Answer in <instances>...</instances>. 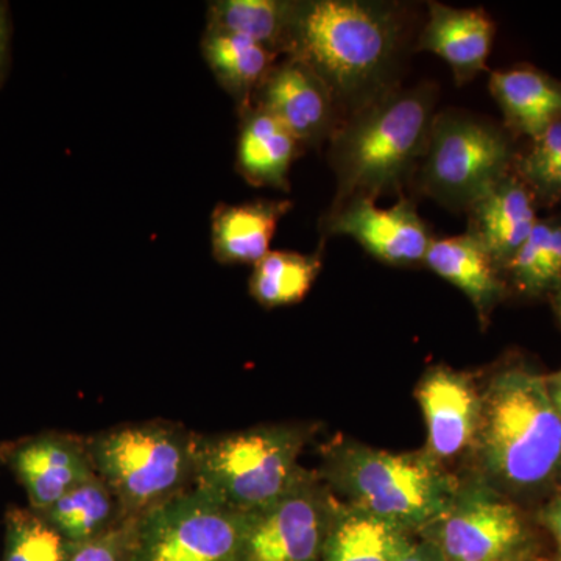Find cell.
<instances>
[{"label": "cell", "instance_id": "cell-1", "mask_svg": "<svg viewBox=\"0 0 561 561\" xmlns=\"http://www.w3.org/2000/svg\"><path fill=\"white\" fill-rule=\"evenodd\" d=\"M409 25V9L398 2H294L289 55L319 73L345 119L401 87Z\"/></svg>", "mask_w": 561, "mask_h": 561}, {"label": "cell", "instance_id": "cell-2", "mask_svg": "<svg viewBox=\"0 0 561 561\" xmlns=\"http://www.w3.org/2000/svg\"><path fill=\"white\" fill-rule=\"evenodd\" d=\"M437 99L432 83L398 87L342 121L328 142L335 176L331 206L404 195L423 160Z\"/></svg>", "mask_w": 561, "mask_h": 561}, {"label": "cell", "instance_id": "cell-3", "mask_svg": "<svg viewBox=\"0 0 561 561\" xmlns=\"http://www.w3.org/2000/svg\"><path fill=\"white\" fill-rule=\"evenodd\" d=\"M482 481L494 490L530 493L561 479V416L546 376L511 365L482 391L474 442Z\"/></svg>", "mask_w": 561, "mask_h": 561}, {"label": "cell", "instance_id": "cell-4", "mask_svg": "<svg viewBox=\"0 0 561 561\" xmlns=\"http://www.w3.org/2000/svg\"><path fill=\"white\" fill-rule=\"evenodd\" d=\"M323 470L324 479L348 500L346 504L409 535L437 523L460 486L426 449L390 453L359 443H335Z\"/></svg>", "mask_w": 561, "mask_h": 561}, {"label": "cell", "instance_id": "cell-5", "mask_svg": "<svg viewBox=\"0 0 561 561\" xmlns=\"http://www.w3.org/2000/svg\"><path fill=\"white\" fill-rule=\"evenodd\" d=\"M309 427L271 424L195 440L192 486L206 491L231 511H264L300 483V457Z\"/></svg>", "mask_w": 561, "mask_h": 561}, {"label": "cell", "instance_id": "cell-6", "mask_svg": "<svg viewBox=\"0 0 561 561\" xmlns=\"http://www.w3.org/2000/svg\"><path fill=\"white\" fill-rule=\"evenodd\" d=\"M197 434L165 421L122 424L87 438L95 474L125 518H139L192 489Z\"/></svg>", "mask_w": 561, "mask_h": 561}, {"label": "cell", "instance_id": "cell-7", "mask_svg": "<svg viewBox=\"0 0 561 561\" xmlns=\"http://www.w3.org/2000/svg\"><path fill=\"white\" fill-rule=\"evenodd\" d=\"M504 125L460 110L435 114L413 187L445 208L465 213L513 171L519 150ZM412 187V186H411Z\"/></svg>", "mask_w": 561, "mask_h": 561}, {"label": "cell", "instance_id": "cell-8", "mask_svg": "<svg viewBox=\"0 0 561 561\" xmlns=\"http://www.w3.org/2000/svg\"><path fill=\"white\" fill-rule=\"evenodd\" d=\"M245 515L192 489L133 519L131 561H238Z\"/></svg>", "mask_w": 561, "mask_h": 561}, {"label": "cell", "instance_id": "cell-9", "mask_svg": "<svg viewBox=\"0 0 561 561\" xmlns=\"http://www.w3.org/2000/svg\"><path fill=\"white\" fill-rule=\"evenodd\" d=\"M339 502L313 472L264 511L245 515L238 561H321Z\"/></svg>", "mask_w": 561, "mask_h": 561}, {"label": "cell", "instance_id": "cell-10", "mask_svg": "<svg viewBox=\"0 0 561 561\" xmlns=\"http://www.w3.org/2000/svg\"><path fill=\"white\" fill-rule=\"evenodd\" d=\"M424 535L445 561L515 559L527 540L522 513L482 479L459 486L448 511Z\"/></svg>", "mask_w": 561, "mask_h": 561}, {"label": "cell", "instance_id": "cell-11", "mask_svg": "<svg viewBox=\"0 0 561 561\" xmlns=\"http://www.w3.org/2000/svg\"><path fill=\"white\" fill-rule=\"evenodd\" d=\"M321 234L348 236L375 260L391 267L423 265L434 239L415 202L405 195L387 209L368 198L331 206L321 219Z\"/></svg>", "mask_w": 561, "mask_h": 561}, {"label": "cell", "instance_id": "cell-12", "mask_svg": "<svg viewBox=\"0 0 561 561\" xmlns=\"http://www.w3.org/2000/svg\"><path fill=\"white\" fill-rule=\"evenodd\" d=\"M251 105L264 110L305 149L330 142L343 116L323 79L301 58H280L254 92Z\"/></svg>", "mask_w": 561, "mask_h": 561}, {"label": "cell", "instance_id": "cell-13", "mask_svg": "<svg viewBox=\"0 0 561 561\" xmlns=\"http://www.w3.org/2000/svg\"><path fill=\"white\" fill-rule=\"evenodd\" d=\"M0 461L16 476L31 508L46 511L79 483L95 474L87 438L43 432L0 445Z\"/></svg>", "mask_w": 561, "mask_h": 561}, {"label": "cell", "instance_id": "cell-14", "mask_svg": "<svg viewBox=\"0 0 561 561\" xmlns=\"http://www.w3.org/2000/svg\"><path fill=\"white\" fill-rule=\"evenodd\" d=\"M415 394L426 421V451L435 460L445 465L474 448L482 391L471 375L448 367L431 368L421 378Z\"/></svg>", "mask_w": 561, "mask_h": 561}, {"label": "cell", "instance_id": "cell-15", "mask_svg": "<svg viewBox=\"0 0 561 561\" xmlns=\"http://www.w3.org/2000/svg\"><path fill=\"white\" fill-rule=\"evenodd\" d=\"M427 21L413 44L415 51H431L453 70L457 87H465L489 70L496 24L483 9H456L427 3Z\"/></svg>", "mask_w": 561, "mask_h": 561}, {"label": "cell", "instance_id": "cell-16", "mask_svg": "<svg viewBox=\"0 0 561 561\" xmlns=\"http://www.w3.org/2000/svg\"><path fill=\"white\" fill-rule=\"evenodd\" d=\"M465 214L468 234L482 243L502 273L540 219L534 195L513 171L491 184Z\"/></svg>", "mask_w": 561, "mask_h": 561}, {"label": "cell", "instance_id": "cell-17", "mask_svg": "<svg viewBox=\"0 0 561 561\" xmlns=\"http://www.w3.org/2000/svg\"><path fill=\"white\" fill-rule=\"evenodd\" d=\"M489 88L513 138L537 139L561 121V80L530 65L493 70Z\"/></svg>", "mask_w": 561, "mask_h": 561}, {"label": "cell", "instance_id": "cell-18", "mask_svg": "<svg viewBox=\"0 0 561 561\" xmlns=\"http://www.w3.org/2000/svg\"><path fill=\"white\" fill-rule=\"evenodd\" d=\"M423 265L463 291L485 327L494 308L511 291L500 265L468 232L432 239Z\"/></svg>", "mask_w": 561, "mask_h": 561}, {"label": "cell", "instance_id": "cell-19", "mask_svg": "<svg viewBox=\"0 0 561 561\" xmlns=\"http://www.w3.org/2000/svg\"><path fill=\"white\" fill-rule=\"evenodd\" d=\"M236 171L250 186L289 191V173L305 147L279 121L250 105L239 113Z\"/></svg>", "mask_w": 561, "mask_h": 561}, {"label": "cell", "instance_id": "cell-20", "mask_svg": "<svg viewBox=\"0 0 561 561\" xmlns=\"http://www.w3.org/2000/svg\"><path fill=\"white\" fill-rule=\"evenodd\" d=\"M289 201H260L228 205L220 203L210 217V247L220 264L260 262L271 251L280 219L291 209Z\"/></svg>", "mask_w": 561, "mask_h": 561}, {"label": "cell", "instance_id": "cell-21", "mask_svg": "<svg viewBox=\"0 0 561 561\" xmlns=\"http://www.w3.org/2000/svg\"><path fill=\"white\" fill-rule=\"evenodd\" d=\"M202 54L220 87L231 95L239 113L249 108L254 92L280 58L245 36L214 27H206Z\"/></svg>", "mask_w": 561, "mask_h": 561}, {"label": "cell", "instance_id": "cell-22", "mask_svg": "<svg viewBox=\"0 0 561 561\" xmlns=\"http://www.w3.org/2000/svg\"><path fill=\"white\" fill-rule=\"evenodd\" d=\"M38 513L73 548L98 540L127 522L113 491L98 474Z\"/></svg>", "mask_w": 561, "mask_h": 561}, {"label": "cell", "instance_id": "cell-23", "mask_svg": "<svg viewBox=\"0 0 561 561\" xmlns=\"http://www.w3.org/2000/svg\"><path fill=\"white\" fill-rule=\"evenodd\" d=\"M411 541L405 531L339 502L321 561H400Z\"/></svg>", "mask_w": 561, "mask_h": 561}, {"label": "cell", "instance_id": "cell-24", "mask_svg": "<svg viewBox=\"0 0 561 561\" xmlns=\"http://www.w3.org/2000/svg\"><path fill=\"white\" fill-rule=\"evenodd\" d=\"M291 13L289 0H219L209 5L206 27L245 36L283 58L289 55Z\"/></svg>", "mask_w": 561, "mask_h": 561}, {"label": "cell", "instance_id": "cell-25", "mask_svg": "<svg viewBox=\"0 0 561 561\" xmlns=\"http://www.w3.org/2000/svg\"><path fill=\"white\" fill-rule=\"evenodd\" d=\"M508 290L526 298L551 297L561 284V214L538 219L504 268Z\"/></svg>", "mask_w": 561, "mask_h": 561}, {"label": "cell", "instance_id": "cell-26", "mask_svg": "<svg viewBox=\"0 0 561 561\" xmlns=\"http://www.w3.org/2000/svg\"><path fill=\"white\" fill-rule=\"evenodd\" d=\"M323 268V247L316 253L268 251L253 265L249 290L264 308L297 305L311 291Z\"/></svg>", "mask_w": 561, "mask_h": 561}, {"label": "cell", "instance_id": "cell-27", "mask_svg": "<svg viewBox=\"0 0 561 561\" xmlns=\"http://www.w3.org/2000/svg\"><path fill=\"white\" fill-rule=\"evenodd\" d=\"M513 172L534 195L538 208L561 206V121L530 140L529 149L519 151Z\"/></svg>", "mask_w": 561, "mask_h": 561}, {"label": "cell", "instance_id": "cell-28", "mask_svg": "<svg viewBox=\"0 0 561 561\" xmlns=\"http://www.w3.org/2000/svg\"><path fill=\"white\" fill-rule=\"evenodd\" d=\"M72 551L73 546L33 508L7 513L3 561H69Z\"/></svg>", "mask_w": 561, "mask_h": 561}, {"label": "cell", "instance_id": "cell-29", "mask_svg": "<svg viewBox=\"0 0 561 561\" xmlns=\"http://www.w3.org/2000/svg\"><path fill=\"white\" fill-rule=\"evenodd\" d=\"M133 519H127L98 540L77 546L69 561H131Z\"/></svg>", "mask_w": 561, "mask_h": 561}, {"label": "cell", "instance_id": "cell-30", "mask_svg": "<svg viewBox=\"0 0 561 561\" xmlns=\"http://www.w3.org/2000/svg\"><path fill=\"white\" fill-rule=\"evenodd\" d=\"M541 522L551 531L553 540H556L557 552H559V561H561V493L546 505L541 513Z\"/></svg>", "mask_w": 561, "mask_h": 561}, {"label": "cell", "instance_id": "cell-31", "mask_svg": "<svg viewBox=\"0 0 561 561\" xmlns=\"http://www.w3.org/2000/svg\"><path fill=\"white\" fill-rule=\"evenodd\" d=\"M400 561H445L437 546L430 540L411 541Z\"/></svg>", "mask_w": 561, "mask_h": 561}, {"label": "cell", "instance_id": "cell-32", "mask_svg": "<svg viewBox=\"0 0 561 561\" xmlns=\"http://www.w3.org/2000/svg\"><path fill=\"white\" fill-rule=\"evenodd\" d=\"M10 55V20L5 3L0 2V73L7 68Z\"/></svg>", "mask_w": 561, "mask_h": 561}, {"label": "cell", "instance_id": "cell-33", "mask_svg": "<svg viewBox=\"0 0 561 561\" xmlns=\"http://www.w3.org/2000/svg\"><path fill=\"white\" fill-rule=\"evenodd\" d=\"M553 311H556L557 320L561 327V284L557 287L556 291L551 295Z\"/></svg>", "mask_w": 561, "mask_h": 561}, {"label": "cell", "instance_id": "cell-34", "mask_svg": "<svg viewBox=\"0 0 561 561\" xmlns=\"http://www.w3.org/2000/svg\"><path fill=\"white\" fill-rule=\"evenodd\" d=\"M546 379H548L549 386L561 387V370L553 373V375L548 376V378H546Z\"/></svg>", "mask_w": 561, "mask_h": 561}, {"label": "cell", "instance_id": "cell-35", "mask_svg": "<svg viewBox=\"0 0 561 561\" xmlns=\"http://www.w3.org/2000/svg\"><path fill=\"white\" fill-rule=\"evenodd\" d=\"M549 387H551L552 397L557 398V400H561V387H559V386H549Z\"/></svg>", "mask_w": 561, "mask_h": 561}, {"label": "cell", "instance_id": "cell-36", "mask_svg": "<svg viewBox=\"0 0 561 561\" xmlns=\"http://www.w3.org/2000/svg\"><path fill=\"white\" fill-rule=\"evenodd\" d=\"M552 400H553V402H556L557 411H559L560 416H561V400H557V398H553V397H552Z\"/></svg>", "mask_w": 561, "mask_h": 561}, {"label": "cell", "instance_id": "cell-37", "mask_svg": "<svg viewBox=\"0 0 561 561\" xmlns=\"http://www.w3.org/2000/svg\"><path fill=\"white\" fill-rule=\"evenodd\" d=\"M505 561H522V556L515 557V559L505 560Z\"/></svg>", "mask_w": 561, "mask_h": 561}, {"label": "cell", "instance_id": "cell-38", "mask_svg": "<svg viewBox=\"0 0 561 561\" xmlns=\"http://www.w3.org/2000/svg\"><path fill=\"white\" fill-rule=\"evenodd\" d=\"M0 81H2V73H0Z\"/></svg>", "mask_w": 561, "mask_h": 561}]
</instances>
